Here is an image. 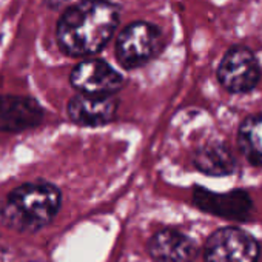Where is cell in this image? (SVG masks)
<instances>
[{
	"label": "cell",
	"mask_w": 262,
	"mask_h": 262,
	"mask_svg": "<svg viewBox=\"0 0 262 262\" xmlns=\"http://www.w3.org/2000/svg\"><path fill=\"white\" fill-rule=\"evenodd\" d=\"M119 24V8L108 0H80L60 16L57 45L70 57L94 56L105 48Z\"/></svg>",
	"instance_id": "1"
},
{
	"label": "cell",
	"mask_w": 262,
	"mask_h": 262,
	"mask_svg": "<svg viewBox=\"0 0 262 262\" xmlns=\"http://www.w3.org/2000/svg\"><path fill=\"white\" fill-rule=\"evenodd\" d=\"M62 194L48 182H30L11 191L0 208L4 224L19 233H36L59 213Z\"/></svg>",
	"instance_id": "2"
},
{
	"label": "cell",
	"mask_w": 262,
	"mask_h": 262,
	"mask_svg": "<svg viewBox=\"0 0 262 262\" xmlns=\"http://www.w3.org/2000/svg\"><path fill=\"white\" fill-rule=\"evenodd\" d=\"M164 47L162 31L148 22L129 24L116 40V59L125 70H136L155 59Z\"/></svg>",
	"instance_id": "3"
},
{
	"label": "cell",
	"mask_w": 262,
	"mask_h": 262,
	"mask_svg": "<svg viewBox=\"0 0 262 262\" xmlns=\"http://www.w3.org/2000/svg\"><path fill=\"white\" fill-rule=\"evenodd\" d=\"M260 247L245 230L224 227L213 231L204 247L205 262H257Z\"/></svg>",
	"instance_id": "4"
},
{
	"label": "cell",
	"mask_w": 262,
	"mask_h": 262,
	"mask_svg": "<svg viewBox=\"0 0 262 262\" xmlns=\"http://www.w3.org/2000/svg\"><path fill=\"white\" fill-rule=\"evenodd\" d=\"M216 76L222 88L228 93L245 94L257 86L260 80V67L250 48L234 45L224 54Z\"/></svg>",
	"instance_id": "5"
},
{
	"label": "cell",
	"mask_w": 262,
	"mask_h": 262,
	"mask_svg": "<svg viewBox=\"0 0 262 262\" xmlns=\"http://www.w3.org/2000/svg\"><path fill=\"white\" fill-rule=\"evenodd\" d=\"M70 82L80 94L113 96L123 86V77L110 63L100 59H86L77 63Z\"/></svg>",
	"instance_id": "6"
},
{
	"label": "cell",
	"mask_w": 262,
	"mask_h": 262,
	"mask_svg": "<svg viewBox=\"0 0 262 262\" xmlns=\"http://www.w3.org/2000/svg\"><path fill=\"white\" fill-rule=\"evenodd\" d=\"M193 202L204 213L236 222L248 221L253 210L250 194L241 188L227 193H214L202 187H196L193 190Z\"/></svg>",
	"instance_id": "7"
},
{
	"label": "cell",
	"mask_w": 262,
	"mask_h": 262,
	"mask_svg": "<svg viewBox=\"0 0 262 262\" xmlns=\"http://www.w3.org/2000/svg\"><path fill=\"white\" fill-rule=\"evenodd\" d=\"M43 120L42 106L25 96H0V133H20Z\"/></svg>",
	"instance_id": "8"
},
{
	"label": "cell",
	"mask_w": 262,
	"mask_h": 262,
	"mask_svg": "<svg viewBox=\"0 0 262 262\" xmlns=\"http://www.w3.org/2000/svg\"><path fill=\"white\" fill-rule=\"evenodd\" d=\"M117 100L113 96H74L67 106L68 117L80 126H100L111 122L117 111Z\"/></svg>",
	"instance_id": "9"
},
{
	"label": "cell",
	"mask_w": 262,
	"mask_h": 262,
	"mask_svg": "<svg viewBox=\"0 0 262 262\" xmlns=\"http://www.w3.org/2000/svg\"><path fill=\"white\" fill-rule=\"evenodd\" d=\"M148 253L155 262H193L198 247L187 234L174 228H162L151 236Z\"/></svg>",
	"instance_id": "10"
},
{
	"label": "cell",
	"mask_w": 262,
	"mask_h": 262,
	"mask_svg": "<svg viewBox=\"0 0 262 262\" xmlns=\"http://www.w3.org/2000/svg\"><path fill=\"white\" fill-rule=\"evenodd\" d=\"M193 164L201 173L214 178H225L237 170V161L231 148L221 141L201 145L193 155Z\"/></svg>",
	"instance_id": "11"
},
{
	"label": "cell",
	"mask_w": 262,
	"mask_h": 262,
	"mask_svg": "<svg viewBox=\"0 0 262 262\" xmlns=\"http://www.w3.org/2000/svg\"><path fill=\"white\" fill-rule=\"evenodd\" d=\"M237 145L244 158L262 168V113L247 116L237 129Z\"/></svg>",
	"instance_id": "12"
},
{
	"label": "cell",
	"mask_w": 262,
	"mask_h": 262,
	"mask_svg": "<svg viewBox=\"0 0 262 262\" xmlns=\"http://www.w3.org/2000/svg\"><path fill=\"white\" fill-rule=\"evenodd\" d=\"M45 2V5L48 7V8H51V10H59V8H62L68 0H43Z\"/></svg>",
	"instance_id": "13"
}]
</instances>
